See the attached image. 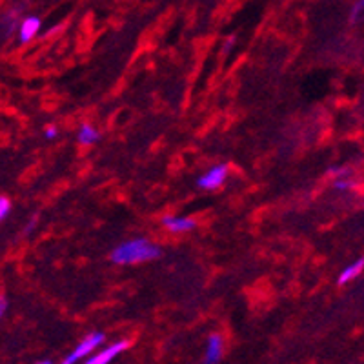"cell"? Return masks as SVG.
<instances>
[{
  "mask_svg": "<svg viewBox=\"0 0 364 364\" xmlns=\"http://www.w3.org/2000/svg\"><path fill=\"white\" fill-rule=\"evenodd\" d=\"M109 257L115 264H137V262H146L161 257V248L151 244L148 239H131L117 246Z\"/></svg>",
  "mask_w": 364,
  "mask_h": 364,
  "instance_id": "obj_1",
  "label": "cell"
},
{
  "mask_svg": "<svg viewBox=\"0 0 364 364\" xmlns=\"http://www.w3.org/2000/svg\"><path fill=\"white\" fill-rule=\"evenodd\" d=\"M104 333L102 332H95V333H89L88 337L82 339L80 343H78V346L75 350H73L71 354L68 355V357H64L62 363L60 364H77L78 361H82L84 357H88V355H91L95 352V350L99 348L100 344L104 343Z\"/></svg>",
  "mask_w": 364,
  "mask_h": 364,
  "instance_id": "obj_2",
  "label": "cell"
},
{
  "mask_svg": "<svg viewBox=\"0 0 364 364\" xmlns=\"http://www.w3.org/2000/svg\"><path fill=\"white\" fill-rule=\"evenodd\" d=\"M226 175H228V166L226 164H218V166L209 168L203 177H198L197 184L198 187L212 192V190H217L218 186H223L224 181H226Z\"/></svg>",
  "mask_w": 364,
  "mask_h": 364,
  "instance_id": "obj_3",
  "label": "cell"
},
{
  "mask_svg": "<svg viewBox=\"0 0 364 364\" xmlns=\"http://www.w3.org/2000/svg\"><path fill=\"white\" fill-rule=\"evenodd\" d=\"M128 346H130L128 341H119V343H113L111 346H108V348H104L102 352H99V354H95L93 357L86 359V363L84 364H109L115 359V357H117V355L120 354V352H124Z\"/></svg>",
  "mask_w": 364,
  "mask_h": 364,
  "instance_id": "obj_4",
  "label": "cell"
},
{
  "mask_svg": "<svg viewBox=\"0 0 364 364\" xmlns=\"http://www.w3.org/2000/svg\"><path fill=\"white\" fill-rule=\"evenodd\" d=\"M42 22L38 16H26L24 21L21 22V26H19V41L22 44H27V42H32L38 32H41Z\"/></svg>",
  "mask_w": 364,
  "mask_h": 364,
  "instance_id": "obj_5",
  "label": "cell"
},
{
  "mask_svg": "<svg viewBox=\"0 0 364 364\" xmlns=\"http://www.w3.org/2000/svg\"><path fill=\"white\" fill-rule=\"evenodd\" d=\"M223 346L224 341L220 335L214 333L209 335L208 343H206V352H204V364H218L223 359Z\"/></svg>",
  "mask_w": 364,
  "mask_h": 364,
  "instance_id": "obj_6",
  "label": "cell"
},
{
  "mask_svg": "<svg viewBox=\"0 0 364 364\" xmlns=\"http://www.w3.org/2000/svg\"><path fill=\"white\" fill-rule=\"evenodd\" d=\"M162 226H166L173 234H184V231H192L197 226V223H195V218L190 217H164Z\"/></svg>",
  "mask_w": 364,
  "mask_h": 364,
  "instance_id": "obj_7",
  "label": "cell"
},
{
  "mask_svg": "<svg viewBox=\"0 0 364 364\" xmlns=\"http://www.w3.org/2000/svg\"><path fill=\"white\" fill-rule=\"evenodd\" d=\"M364 270V259H359L355 260V262H352V264H348L346 268H344L341 273H339V284H346V282L354 281V279H357V277L363 273Z\"/></svg>",
  "mask_w": 364,
  "mask_h": 364,
  "instance_id": "obj_8",
  "label": "cell"
},
{
  "mask_svg": "<svg viewBox=\"0 0 364 364\" xmlns=\"http://www.w3.org/2000/svg\"><path fill=\"white\" fill-rule=\"evenodd\" d=\"M100 139V133L95 130L93 126L89 124H82L80 130H78V142L84 146H91Z\"/></svg>",
  "mask_w": 364,
  "mask_h": 364,
  "instance_id": "obj_9",
  "label": "cell"
},
{
  "mask_svg": "<svg viewBox=\"0 0 364 364\" xmlns=\"http://www.w3.org/2000/svg\"><path fill=\"white\" fill-rule=\"evenodd\" d=\"M355 186V182L352 179H348V175H343V177H337L333 181V187L337 190V192H348L352 187Z\"/></svg>",
  "mask_w": 364,
  "mask_h": 364,
  "instance_id": "obj_10",
  "label": "cell"
},
{
  "mask_svg": "<svg viewBox=\"0 0 364 364\" xmlns=\"http://www.w3.org/2000/svg\"><path fill=\"white\" fill-rule=\"evenodd\" d=\"M363 13H364V0H357L354 5V10L350 13V21L357 22L361 16H363Z\"/></svg>",
  "mask_w": 364,
  "mask_h": 364,
  "instance_id": "obj_11",
  "label": "cell"
},
{
  "mask_svg": "<svg viewBox=\"0 0 364 364\" xmlns=\"http://www.w3.org/2000/svg\"><path fill=\"white\" fill-rule=\"evenodd\" d=\"M11 212V201L8 197H0V223L4 220Z\"/></svg>",
  "mask_w": 364,
  "mask_h": 364,
  "instance_id": "obj_12",
  "label": "cell"
},
{
  "mask_svg": "<svg viewBox=\"0 0 364 364\" xmlns=\"http://www.w3.org/2000/svg\"><path fill=\"white\" fill-rule=\"evenodd\" d=\"M57 135H58V130L55 128V126H47L46 130H44V137H46V139H55Z\"/></svg>",
  "mask_w": 364,
  "mask_h": 364,
  "instance_id": "obj_13",
  "label": "cell"
},
{
  "mask_svg": "<svg viewBox=\"0 0 364 364\" xmlns=\"http://www.w3.org/2000/svg\"><path fill=\"white\" fill-rule=\"evenodd\" d=\"M5 310H8V301H5L4 297L0 295V319L4 317V313H5Z\"/></svg>",
  "mask_w": 364,
  "mask_h": 364,
  "instance_id": "obj_14",
  "label": "cell"
},
{
  "mask_svg": "<svg viewBox=\"0 0 364 364\" xmlns=\"http://www.w3.org/2000/svg\"><path fill=\"white\" fill-rule=\"evenodd\" d=\"M234 44H235V38H234V36H229V41L226 42V44H224V52L229 53V49H231V46H234Z\"/></svg>",
  "mask_w": 364,
  "mask_h": 364,
  "instance_id": "obj_15",
  "label": "cell"
},
{
  "mask_svg": "<svg viewBox=\"0 0 364 364\" xmlns=\"http://www.w3.org/2000/svg\"><path fill=\"white\" fill-rule=\"evenodd\" d=\"M36 364H52L49 361H42V363H36Z\"/></svg>",
  "mask_w": 364,
  "mask_h": 364,
  "instance_id": "obj_16",
  "label": "cell"
}]
</instances>
